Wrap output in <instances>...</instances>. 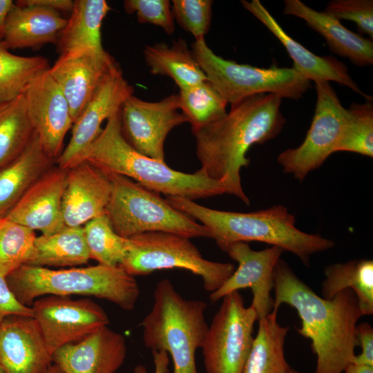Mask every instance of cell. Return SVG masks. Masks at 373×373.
<instances>
[{"label":"cell","mask_w":373,"mask_h":373,"mask_svg":"<svg viewBox=\"0 0 373 373\" xmlns=\"http://www.w3.org/2000/svg\"><path fill=\"white\" fill-rule=\"evenodd\" d=\"M282 98L261 93L231 105L222 117L193 131L195 153L207 175L247 205L250 204L241 182L240 170L250 160L246 153L256 144L276 137L286 119L280 106Z\"/></svg>","instance_id":"cell-1"},{"label":"cell","mask_w":373,"mask_h":373,"mask_svg":"<svg viewBox=\"0 0 373 373\" xmlns=\"http://www.w3.org/2000/svg\"><path fill=\"white\" fill-rule=\"evenodd\" d=\"M272 312L281 305L294 308L300 318L299 334L311 340L316 356L314 373H343L355 356L356 327L362 316L354 292L343 290L332 299L316 294L280 258L274 273Z\"/></svg>","instance_id":"cell-2"},{"label":"cell","mask_w":373,"mask_h":373,"mask_svg":"<svg viewBox=\"0 0 373 373\" xmlns=\"http://www.w3.org/2000/svg\"><path fill=\"white\" fill-rule=\"evenodd\" d=\"M176 209L207 228L221 249L234 242L251 241L276 246L296 255L305 265L311 256L333 248V240L303 232L295 226L294 216L278 204L250 213L213 209L181 197H166Z\"/></svg>","instance_id":"cell-3"},{"label":"cell","mask_w":373,"mask_h":373,"mask_svg":"<svg viewBox=\"0 0 373 373\" xmlns=\"http://www.w3.org/2000/svg\"><path fill=\"white\" fill-rule=\"evenodd\" d=\"M83 161L107 173L132 179L166 197L195 200L226 193L223 184L209 177L201 168L193 173H183L134 149L122 134L120 112L107 120L99 136L82 155L81 162Z\"/></svg>","instance_id":"cell-4"},{"label":"cell","mask_w":373,"mask_h":373,"mask_svg":"<svg viewBox=\"0 0 373 373\" xmlns=\"http://www.w3.org/2000/svg\"><path fill=\"white\" fill-rule=\"evenodd\" d=\"M6 280L17 300L27 307L45 295H79L105 299L130 311L134 309L140 293L135 276L119 266L99 264L59 270L24 265Z\"/></svg>","instance_id":"cell-5"},{"label":"cell","mask_w":373,"mask_h":373,"mask_svg":"<svg viewBox=\"0 0 373 373\" xmlns=\"http://www.w3.org/2000/svg\"><path fill=\"white\" fill-rule=\"evenodd\" d=\"M207 307L204 301L182 297L168 279L157 283L151 309L141 323L142 339L146 348L170 355L173 373H198L195 353L209 328Z\"/></svg>","instance_id":"cell-6"},{"label":"cell","mask_w":373,"mask_h":373,"mask_svg":"<svg viewBox=\"0 0 373 373\" xmlns=\"http://www.w3.org/2000/svg\"><path fill=\"white\" fill-rule=\"evenodd\" d=\"M108 173L112 191L105 213L113 230L121 237L165 232L190 239L211 238L207 227L174 208L159 193L127 177Z\"/></svg>","instance_id":"cell-7"},{"label":"cell","mask_w":373,"mask_h":373,"mask_svg":"<svg viewBox=\"0 0 373 373\" xmlns=\"http://www.w3.org/2000/svg\"><path fill=\"white\" fill-rule=\"evenodd\" d=\"M191 52L208 80L231 105L261 93L298 99L311 88V82L293 67L265 68L224 59L208 46L204 38L195 40Z\"/></svg>","instance_id":"cell-8"},{"label":"cell","mask_w":373,"mask_h":373,"mask_svg":"<svg viewBox=\"0 0 373 373\" xmlns=\"http://www.w3.org/2000/svg\"><path fill=\"white\" fill-rule=\"evenodd\" d=\"M119 267L133 276L163 269H185L200 276L210 293L219 289L235 270L231 263L205 259L190 238L165 232L127 238L126 255Z\"/></svg>","instance_id":"cell-9"},{"label":"cell","mask_w":373,"mask_h":373,"mask_svg":"<svg viewBox=\"0 0 373 373\" xmlns=\"http://www.w3.org/2000/svg\"><path fill=\"white\" fill-rule=\"evenodd\" d=\"M222 299L200 348L204 366L207 373H242L257 315L238 291Z\"/></svg>","instance_id":"cell-10"},{"label":"cell","mask_w":373,"mask_h":373,"mask_svg":"<svg viewBox=\"0 0 373 373\" xmlns=\"http://www.w3.org/2000/svg\"><path fill=\"white\" fill-rule=\"evenodd\" d=\"M317 100L309 129L302 144L281 152L277 162L285 173L299 181L318 169L336 152L345 129L349 113L329 82H315Z\"/></svg>","instance_id":"cell-11"},{"label":"cell","mask_w":373,"mask_h":373,"mask_svg":"<svg viewBox=\"0 0 373 373\" xmlns=\"http://www.w3.org/2000/svg\"><path fill=\"white\" fill-rule=\"evenodd\" d=\"M31 308L51 355L59 347L78 342L110 323L103 308L89 298L48 295L36 299Z\"/></svg>","instance_id":"cell-12"},{"label":"cell","mask_w":373,"mask_h":373,"mask_svg":"<svg viewBox=\"0 0 373 373\" xmlns=\"http://www.w3.org/2000/svg\"><path fill=\"white\" fill-rule=\"evenodd\" d=\"M180 110L178 94L157 102H146L131 95L120 111L122 134L141 154L165 162L164 145L168 134L187 122Z\"/></svg>","instance_id":"cell-13"},{"label":"cell","mask_w":373,"mask_h":373,"mask_svg":"<svg viewBox=\"0 0 373 373\" xmlns=\"http://www.w3.org/2000/svg\"><path fill=\"white\" fill-rule=\"evenodd\" d=\"M133 93V86L115 61L73 123L70 142L57 159L58 167L67 171L80 163L84 152L102 132L103 122L119 113Z\"/></svg>","instance_id":"cell-14"},{"label":"cell","mask_w":373,"mask_h":373,"mask_svg":"<svg viewBox=\"0 0 373 373\" xmlns=\"http://www.w3.org/2000/svg\"><path fill=\"white\" fill-rule=\"evenodd\" d=\"M238 267L216 291L210 294L214 303L224 296L241 289L250 288L253 294L251 306L257 315V321L268 315L273 309L275 267L284 250L271 246L260 251L253 250L247 242H234L221 248Z\"/></svg>","instance_id":"cell-15"},{"label":"cell","mask_w":373,"mask_h":373,"mask_svg":"<svg viewBox=\"0 0 373 373\" xmlns=\"http://www.w3.org/2000/svg\"><path fill=\"white\" fill-rule=\"evenodd\" d=\"M48 69L32 82L24 96L33 131L46 155L54 160L60 155L73 121L68 102Z\"/></svg>","instance_id":"cell-16"},{"label":"cell","mask_w":373,"mask_h":373,"mask_svg":"<svg viewBox=\"0 0 373 373\" xmlns=\"http://www.w3.org/2000/svg\"><path fill=\"white\" fill-rule=\"evenodd\" d=\"M115 62L106 51L83 47L62 54L48 72L60 87L70 107L73 123Z\"/></svg>","instance_id":"cell-17"},{"label":"cell","mask_w":373,"mask_h":373,"mask_svg":"<svg viewBox=\"0 0 373 373\" xmlns=\"http://www.w3.org/2000/svg\"><path fill=\"white\" fill-rule=\"evenodd\" d=\"M67 171L50 167L21 197L6 219L42 235L53 234L65 227L62 199Z\"/></svg>","instance_id":"cell-18"},{"label":"cell","mask_w":373,"mask_h":373,"mask_svg":"<svg viewBox=\"0 0 373 373\" xmlns=\"http://www.w3.org/2000/svg\"><path fill=\"white\" fill-rule=\"evenodd\" d=\"M33 316L10 315L0 323V366L6 373H43L51 364Z\"/></svg>","instance_id":"cell-19"},{"label":"cell","mask_w":373,"mask_h":373,"mask_svg":"<svg viewBox=\"0 0 373 373\" xmlns=\"http://www.w3.org/2000/svg\"><path fill=\"white\" fill-rule=\"evenodd\" d=\"M111 191L109 174L88 162L83 161L67 170L62 199L65 226L82 227L106 213Z\"/></svg>","instance_id":"cell-20"},{"label":"cell","mask_w":373,"mask_h":373,"mask_svg":"<svg viewBox=\"0 0 373 373\" xmlns=\"http://www.w3.org/2000/svg\"><path fill=\"white\" fill-rule=\"evenodd\" d=\"M126 353L124 336L105 326L59 347L52 354V361L63 373H115Z\"/></svg>","instance_id":"cell-21"},{"label":"cell","mask_w":373,"mask_h":373,"mask_svg":"<svg viewBox=\"0 0 373 373\" xmlns=\"http://www.w3.org/2000/svg\"><path fill=\"white\" fill-rule=\"evenodd\" d=\"M241 3L280 41L293 60V68L305 79L314 82H334L348 87L365 99L372 100V97L360 89L343 63L333 57L318 56L294 40L259 0H242Z\"/></svg>","instance_id":"cell-22"},{"label":"cell","mask_w":373,"mask_h":373,"mask_svg":"<svg viewBox=\"0 0 373 373\" xmlns=\"http://www.w3.org/2000/svg\"><path fill=\"white\" fill-rule=\"evenodd\" d=\"M283 14L304 20L319 33L331 51L358 66L373 64V42L346 28L339 20L309 7L300 0H285Z\"/></svg>","instance_id":"cell-23"},{"label":"cell","mask_w":373,"mask_h":373,"mask_svg":"<svg viewBox=\"0 0 373 373\" xmlns=\"http://www.w3.org/2000/svg\"><path fill=\"white\" fill-rule=\"evenodd\" d=\"M67 23L59 12L15 3L5 19L1 41L9 49L37 48L57 43Z\"/></svg>","instance_id":"cell-24"},{"label":"cell","mask_w":373,"mask_h":373,"mask_svg":"<svg viewBox=\"0 0 373 373\" xmlns=\"http://www.w3.org/2000/svg\"><path fill=\"white\" fill-rule=\"evenodd\" d=\"M52 162L34 132L21 154L0 170V219L6 218Z\"/></svg>","instance_id":"cell-25"},{"label":"cell","mask_w":373,"mask_h":373,"mask_svg":"<svg viewBox=\"0 0 373 373\" xmlns=\"http://www.w3.org/2000/svg\"><path fill=\"white\" fill-rule=\"evenodd\" d=\"M143 52L151 73L171 78L180 89L208 80L186 41L181 38L171 46L165 43L146 46Z\"/></svg>","instance_id":"cell-26"},{"label":"cell","mask_w":373,"mask_h":373,"mask_svg":"<svg viewBox=\"0 0 373 373\" xmlns=\"http://www.w3.org/2000/svg\"><path fill=\"white\" fill-rule=\"evenodd\" d=\"M271 312L258 320V328L242 373H289L291 367L285 356L284 345L289 327L277 321Z\"/></svg>","instance_id":"cell-27"},{"label":"cell","mask_w":373,"mask_h":373,"mask_svg":"<svg viewBox=\"0 0 373 373\" xmlns=\"http://www.w3.org/2000/svg\"><path fill=\"white\" fill-rule=\"evenodd\" d=\"M109 10L105 0L74 1L70 16L57 42L59 52L83 47L104 50L101 27Z\"/></svg>","instance_id":"cell-28"},{"label":"cell","mask_w":373,"mask_h":373,"mask_svg":"<svg viewBox=\"0 0 373 373\" xmlns=\"http://www.w3.org/2000/svg\"><path fill=\"white\" fill-rule=\"evenodd\" d=\"M322 297L332 299L338 292L350 289L357 298L362 316L373 314V261L351 260L328 265L324 270Z\"/></svg>","instance_id":"cell-29"},{"label":"cell","mask_w":373,"mask_h":373,"mask_svg":"<svg viewBox=\"0 0 373 373\" xmlns=\"http://www.w3.org/2000/svg\"><path fill=\"white\" fill-rule=\"evenodd\" d=\"M90 259L83 227L65 226L48 236L41 235L35 240V254L29 265L67 267L87 263Z\"/></svg>","instance_id":"cell-30"},{"label":"cell","mask_w":373,"mask_h":373,"mask_svg":"<svg viewBox=\"0 0 373 373\" xmlns=\"http://www.w3.org/2000/svg\"><path fill=\"white\" fill-rule=\"evenodd\" d=\"M33 133L24 94L0 104V170L21 154Z\"/></svg>","instance_id":"cell-31"},{"label":"cell","mask_w":373,"mask_h":373,"mask_svg":"<svg viewBox=\"0 0 373 373\" xmlns=\"http://www.w3.org/2000/svg\"><path fill=\"white\" fill-rule=\"evenodd\" d=\"M48 68L46 58L12 54L0 41V104L24 94L32 82Z\"/></svg>","instance_id":"cell-32"},{"label":"cell","mask_w":373,"mask_h":373,"mask_svg":"<svg viewBox=\"0 0 373 373\" xmlns=\"http://www.w3.org/2000/svg\"><path fill=\"white\" fill-rule=\"evenodd\" d=\"M180 108L194 131L227 113V103L209 81L180 89Z\"/></svg>","instance_id":"cell-33"},{"label":"cell","mask_w":373,"mask_h":373,"mask_svg":"<svg viewBox=\"0 0 373 373\" xmlns=\"http://www.w3.org/2000/svg\"><path fill=\"white\" fill-rule=\"evenodd\" d=\"M34 231L6 218L0 219V275L7 278L27 265L35 254Z\"/></svg>","instance_id":"cell-34"},{"label":"cell","mask_w":373,"mask_h":373,"mask_svg":"<svg viewBox=\"0 0 373 373\" xmlns=\"http://www.w3.org/2000/svg\"><path fill=\"white\" fill-rule=\"evenodd\" d=\"M83 228L90 258L99 265L119 266L126 255L127 238L113 230L107 215L92 219Z\"/></svg>","instance_id":"cell-35"},{"label":"cell","mask_w":373,"mask_h":373,"mask_svg":"<svg viewBox=\"0 0 373 373\" xmlns=\"http://www.w3.org/2000/svg\"><path fill=\"white\" fill-rule=\"evenodd\" d=\"M348 109L349 117L337 151H348L373 157V104L352 103Z\"/></svg>","instance_id":"cell-36"},{"label":"cell","mask_w":373,"mask_h":373,"mask_svg":"<svg viewBox=\"0 0 373 373\" xmlns=\"http://www.w3.org/2000/svg\"><path fill=\"white\" fill-rule=\"evenodd\" d=\"M212 4L211 0H173L171 9L179 26L197 40L204 38L209 30Z\"/></svg>","instance_id":"cell-37"},{"label":"cell","mask_w":373,"mask_h":373,"mask_svg":"<svg viewBox=\"0 0 373 373\" xmlns=\"http://www.w3.org/2000/svg\"><path fill=\"white\" fill-rule=\"evenodd\" d=\"M124 8L128 14H136L140 23L159 26L168 34L175 31L174 17L169 0H126Z\"/></svg>","instance_id":"cell-38"},{"label":"cell","mask_w":373,"mask_h":373,"mask_svg":"<svg viewBox=\"0 0 373 373\" xmlns=\"http://www.w3.org/2000/svg\"><path fill=\"white\" fill-rule=\"evenodd\" d=\"M325 12L338 20L354 21L358 30L373 38L372 0H333L325 8Z\"/></svg>","instance_id":"cell-39"},{"label":"cell","mask_w":373,"mask_h":373,"mask_svg":"<svg viewBox=\"0 0 373 373\" xmlns=\"http://www.w3.org/2000/svg\"><path fill=\"white\" fill-rule=\"evenodd\" d=\"M10 315L33 316L31 307L21 304L10 290L6 278L0 275V323Z\"/></svg>","instance_id":"cell-40"},{"label":"cell","mask_w":373,"mask_h":373,"mask_svg":"<svg viewBox=\"0 0 373 373\" xmlns=\"http://www.w3.org/2000/svg\"><path fill=\"white\" fill-rule=\"evenodd\" d=\"M356 337L361 352L355 355L352 362L373 366V329L367 323H361L356 327Z\"/></svg>","instance_id":"cell-41"},{"label":"cell","mask_w":373,"mask_h":373,"mask_svg":"<svg viewBox=\"0 0 373 373\" xmlns=\"http://www.w3.org/2000/svg\"><path fill=\"white\" fill-rule=\"evenodd\" d=\"M20 6H37L56 11H71L74 1L72 0H21L15 3Z\"/></svg>","instance_id":"cell-42"},{"label":"cell","mask_w":373,"mask_h":373,"mask_svg":"<svg viewBox=\"0 0 373 373\" xmlns=\"http://www.w3.org/2000/svg\"><path fill=\"white\" fill-rule=\"evenodd\" d=\"M155 366L154 373H168L169 357L164 351H151ZM134 373H148L145 366L137 365L134 368Z\"/></svg>","instance_id":"cell-43"},{"label":"cell","mask_w":373,"mask_h":373,"mask_svg":"<svg viewBox=\"0 0 373 373\" xmlns=\"http://www.w3.org/2000/svg\"><path fill=\"white\" fill-rule=\"evenodd\" d=\"M13 4L11 0H0V40L3 34L5 19Z\"/></svg>","instance_id":"cell-44"},{"label":"cell","mask_w":373,"mask_h":373,"mask_svg":"<svg viewBox=\"0 0 373 373\" xmlns=\"http://www.w3.org/2000/svg\"><path fill=\"white\" fill-rule=\"evenodd\" d=\"M343 373H373V366L352 362L345 367Z\"/></svg>","instance_id":"cell-45"},{"label":"cell","mask_w":373,"mask_h":373,"mask_svg":"<svg viewBox=\"0 0 373 373\" xmlns=\"http://www.w3.org/2000/svg\"><path fill=\"white\" fill-rule=\"evenodd\" d=\"M43 373H63V372L59 367L52 363Z\"/></svg>","instance_id":"cell-46"},{"label":"cell","mask_w":373,"mask_h":373,"mask_svg":"<svg viewBox=\"0 0 373 373\" xmlns=\"http://www.w3.org/2000/svg\"><path fill=\"white\" fill-rule=\"evenodd\" d=\"M289 373H303V372H298L297 370H295L294 369L291 368Z\"/></svg>","instance_id":"cell-47"},{"label":"cell","mask_w":373,"mask_h":373,"mask_svg":"<svg viewBox=\"0 0 373 373\" xmlns=\"http://www.w3.org/2000/svg\"><path fill=\"white\" fill-rule=\"evenodd\" d=\"M0 373H6L4 370L0 366Z\"/></svg>","instance_id":"cell-48"}]
</instances>
